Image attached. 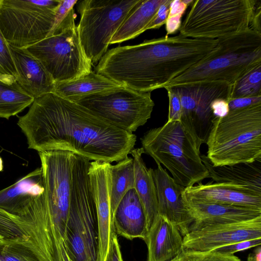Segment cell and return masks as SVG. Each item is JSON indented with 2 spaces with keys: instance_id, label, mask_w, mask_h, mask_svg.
<instances>
[{
  "instance_id": "25",
  "label": "cell",
  "mask_w": 261,
  "mask_h": 261,
  "mask_svg": "<svg viewBox=\"0 0 261 261\" xmlns=\"http://www.w3.org/2000/svg\"><path fill=\"white\" fill-rule=\"evenodd\" d=\"M124 87L92 71L80 78L56 84L54 93L71 101L90 94Z\"/></svg>"
},
{
  "instance_id": "8",
  "label": "cell",
  "mask_w": 261,
  "mask_h": 261,
  "mask_svg": "<svg viewBox=\"0 0 261 261\" xmlns=\"http://www.w3.org/2000/svg\"><path fill=\"white\" fill-rule=\"evenodd\" d=\"M140 0H84L79 2L77 25L82 49L92 66L107 53L110 40Z\"/></svg>"
},
{
  "instance_id": "32",
  "label": "cell",
  "mask_w": 261,
  "mask_h": 261,
  "mask_svg": "<svg viewBox=\"0 0 261 261\" xmlns=\"http://www.w3.org/2000/svg\"><path fill=\"white\" fill-rule=\"evenodd\" d=\"M169 98V111L168 121H180L181 115V102L179 95L171 86H166Z\"/></svg>"
},
{
  "instance_id": "36",
  "label": "cell",
  "mask_w": 261,
  "mask_h": 261,
  "mask_svg": "<svg viewBox=\"0 0 261 261\" xmlns=\"http://www.w3.org/2000/svg\"><path fill=\"white\" fill-rule=\"evenodd\" d=\"M259 103H261V95L230 99L228 107L229 111H232Z\"/></svg>"
},
{
  "instance_id": "40",
  "label": "cell",
  "mask_w": 261,
  "mask_h": 261,
  "mask_svg": "<svg viewBox=\"0 0 261 261\" xmlns=\"http://www.w3.org/2000/svg\"><path fill=\"white\" fill-rule=\"evenodd\" d=\"M247 261H257L253 253L248 255Z\"/></svg>"
},
{
  "instance_id": "24",
  "label": "cell",
  "mask_w": 261,
  "mask_h": 261,
  "mask_svg": "<svg viewBox=\"0 0 261 261\" xmlns=\"http://www.w3.org/2000/svg\"><path fill=\"white\" fill-rule=\"evenodd\" d=\"M165 0H140L112 37L110 44L134 38L145 31Z\"/></svg>"
},
{
  "instance_id": "3",
  "label": "cell",
  "mask_w": 261,
  "mask_h": 261,
  "mask_svg": "<svg viewBox=\"0 0 261 261\" xmlns=\"http://www.w3.org/2000/svg\"><path fill=\"white\" fill-rule=\"evenodd\" d=\"M206 155L214 166L261 160V103L214 118Z\"/></svg>"
},
{
  "instance_id": "17",
  "label": "cell",
  "mask_w": 261,
  "mask_h": 261,
  "mask_svg": "<svg viewBox=\"0 0 261 261\" xmlns=\"http://www.w3.org/2000/svg\"><path fill=\"white\" fill-rule=\"evenodd\" d=\"M182 198L202 203L248 207L261 210V194L233 185L201 182L185 188Z\"/></svg>"
},
{
  "instance_id": "14",
  "label": "cell",
  "mask_w": 261,
  "mask_h": 261,
  "mask_svg": "<svg viewBox=\"0 0 261 261\" xmlns=\"http://www.w3.org/2000/svg\"><path fill=\"white\" fill-rule=\"evenodd\" d=\"M111 164L90 162L89 175L96 206L98 232V251L96 261H105L112 235V224L110 202Z\"/></svg>"
},
{
  "instance_id": "31",
  "label": "cell",
  "mask_w": 261,
  "mask_h": 261,
  "mask_svg": "<svg viewBox=\"0 0 261 261\" xmlns=\"http://www.w3.org/2000/svg\"><path fill=\"white\" fill-rule=\"evenodd\" d=\"M0 261H40L25 246L15 243H0Z\"/></svg>"
},
{
  "instance_id": "41",
  "label": "cell",
  "mask_w": 261,
  "mask_h": 261,
  "mask_svg": "<svg viewBox=\"0 0 261 261\" xmlns=\"http://www.w3.org/2000/svg\"><path fill=\"white\" fill-rule=\"evenodd\" d=\"M3 169V160L1 157L0 156V171H2Z\"/></svg>"
},
{
  "instance_id": "19",
  "label": "cell",
  "mask_w": 261,
  "mask_h": 261,
  "mask_svg": "<svg viewBox=\"0 0 261 261\" xmlns=\"http://www.w3.org/2000/svg\"><path fill=\"white\" fill-rule=\"evenodd\" d=\"M183 201L193 221L190 231L208 225L246 221L261 216V210L248 207L198 202L184 199Z\"/></svg>"
},
{
  "instance_id": "30",
  "label": "cell",
  "mask_w": 261,
  "mask_h": 261,
  "mask_svg": "<svg viewBox=\"0 0 261 261\" xmlns=\"http://www.w3.org/2000/svg\"><path fill=\"white\" fill-rule=\"evenodd\" d=\"M170 261H243L234 254L222 253L214 250L201 251L182 250Z\"/></svg>"
},
{
  "instance_id": "1",
  "label": "cell",
  "mask_w": 261,
  "mask_h": 261,
  "mask_svg": "<svg viewBox=\"0 0 261 261\" xmlns=\"http://www.w3.org/2000/svg\"><path fill=\"white\" fill-rule=\"evenodd\" d=\"M17 125L30 149L68 151L92 161L118 162L128 157L137 141L133 133L54 93L35 99Z\"/></svg>"
},
{
  "instance_id": "39",
  "label": "cell",
  "mask_w": 261,
  "mask_h": 261,
  "mask_svg": "<svg viewBox=\"0 0 261 261\" xmlns=\"http://www.w3.org/2000/svg\"><path fill=\"white\" fill-rule=\"evenodd\" d=\"M261 2L257 1L253 14L250 28L255 32L261 34L260 31Z\"/></svg>"
},
{
  "instance_id": "4",
  "label": "cell",
  "mask_w": 261,
  "mask_h": 261,
  "mask_svg": "<svg viewBox=\"0 0 261 261\" xmlns=\"http://www.w3.org/2000/svg\"><path fill=\"white\" fill-rule=\"evenodd\" d=\"M217 40L216 46L206 56L165 87L200 82H223L231 85L247 71L261 63V34L251 28Z\"/></svg>"
},
{
  "instance_id": "6",
  "label": "cell",
  "mask_w": 261,
  "mask_h": 261,
  "mask_svg": "<svg viewBox=\"0 0 261 261\" xmlns=\"http://www.w3.org/2000/svg\"><path fill=\"white\" fill-rule=\"evenodd\" d=\"M258 1L196 0L179 29L193 38L219 39L250 29Z\"/></svg>"
},
{
  "instance_id": "7",
  "label": "cell",
  "mask_w": 261,
  "mask_h": 261,
  "mask_svg": "<svg viewBox=\"0 0 261 261\" xmlns=\"http://www.w3.org/2000/svg\"><path fill=\"white\" fill-rule=\"evenodd\" d=\"M75 18L72 9L46 38L25 48L42 63L56 84L80 78L92 71L80 42Z\"/></svg>"
},
{
  "instance_id": "13",
  "label": "cell",
  "mask_w": 261,
  "mask_h": 261,
  "mask_svg": "<svg viewBox=\"0 0 261 261\" xmlns=\"http://www.w3.org/2000/svg\"><path fill=\"white\" fill-rule=\"evenodd\" d=\"M261 239V216L246 221L208 225L183 237L182 249L206 251L238 242Z\"/></svg>"
},
{
  "instance_id": "35",
  "label": "cell",
  "mask_w": 261,
  "mask_h": 261,
  "mask_svg": "<svg viewBox=\"0 0 261 261\" xmlns=\"http://www.w3.org/2000/svg\"><path fill=\"white\" fill-rule=\"evenodd\" d=\"M77 2V0L61 1L56 11L54 24L49 34L58 27Z\"/></svg>"
},
{
  "instance_id": "2",
  "label": "cell",
  "mask_w": 261,
  "mask_h": 261,
  "mask_svg": "<svg viewBox=\"0 0 261 261\" xmlns=\"http://www.w3.org/2000/svg\"><path fill=\"white\" fill-rule=\"evenodd\" d=\"M217 39L180 34L118 46L103 56L95 72L129 89L151 92L164 88L194 65L217 45Z\"/></svg>"
},
{
  "instance_id": "11",
  "label": "cell",
  "mask_w": 261,
  "mask_h": 261,
  "mask_svg": "<svg viewBox=\"0 0 261 261\" xmlns=\"http://www.w3.org/2000/svg\"><path fill=\"white\" fill-rule=\"evenodd\" d=\"M46 210L17 216L0 209V237L25 246L40 261H64Z\"/></svg>"
},
{
  "instance_id": "20",
  "label": "cell",
  "mask_w": 261,
  "mask_h": 261,
  "mask_svg": "<svg viewBox=\"0 0 261 261\" xmlns=\"http://www.w3.org/2000/svg\"><path fill=\"white\" fill-rule=\"evenodd\" d=\"M144 241L147 247V261H170L183 249V236L178 228L159 214Z\"/></svg>"
},
{
  "instance_id": "27",
  "label": "cell",
  "mask_w": 261,
  "mask_h": 261,
  "mask_svg": "<svg viewBox=\"0 0 261 261\" xmlns=\"http://www.w3.org/2000/svg\"><path fill=\"white\" fill-rule=\"evenodd\" d=\"M34 100L16 82L9 84L0 80V117L9 119L31 105Z\"/></svg>"
},
{
  "instance_id": "21",
  "label": "cell",
  "mask_w": 261,
  "mask_h": 261,
  "mask_svg": "<svg viewBox=\"0 0 261 261\" xmlns=\"http://www.w3.org/2000/svg\"><path fill=\"white\" fill-rule=\"evenodd\" d=\"M112 223L116 234L130 240H144L147 233L146 217L135 189L127 191L119 202Z\"/></svg>"
},
{
  "instance_id": "43",
  "label": "cell",
  "mask_w": 261,
  "mask_h": 261,
  "mask_svg": "<svg viewBox=\"0 0 261 261\" xmlns=\"http://www.w3.org/2000/svg\"><path fill=\"white\" fill-rule=\"evenodd\" d=\"M71 261H74V260H73V259H72V260H71Z\"/></svg>"
},
{
  "instance_id": "22",
  "label": "cell",
  "mask_w": 261,
  "mask_h": 261,
  "mask_svg": "<svg viewBox=\"0 0 261 261\" xmlns=\"http://www.w3.org/2000/svg\"><path fill=\"white\" fill-rule=\"evenodd\" d=\"M200 156L210 177L215 182L229 184L261 194V160L214 166L206 155L201 154Z\"/></svg>"
},
{
  "instance_id": "23",
  "label": "cell",
  "mask_w": 261,
  "mask_h": 261,
  "mask_svg": "<svg viewBox=\"0 0 261 261\" xmlns=\"http://www.w3.org/2000/svg\"><path fill=\"white\" fill-rule=\"evenodd\" d=\"M143 148L133 149L130 154L133 159L135 174L134 189L143 206L146 220L147 232L158 214V200L152 168H148L143 158Z\"/></svg>"
},
{
  "instance_id": "5",
  "label": "cell",
  "mask_w": 261,
  "mask_h": 261,
  "mask_svg": "<svg viewBox=\"0 0 261 261\" xmlns=\"http://www.w3.org/2000/svg\"><path fill=\"white\" fill-rule=\"evenodd\" d=\"M144 152L162 164L185 188L210 178L200 150L180 122L168 121L147 131L141 138Z\"/></svg>"
},
{
  "instance_id": "42",
  "label": "cell",
  "mask_w": 261,
  "mask_h": 261,
  "mask_svg": "<svg viewBox=\"0 0 261 261\" xmlns=\"http://www.w3.org/2000/svg\"><path fill=\"white\" fill-rule=\"evenodd\" d=\"M3 242L2 238L0 237V243H2Z\"/></svg>"
},
{
  "instance_id": "33",
  "label": "cell",
  "mask_w": 261,
  "mask_h": 261,
  "mask_svg": "<svg viewBox=\"0 0 261 261\" xmlns=\"http://www.w3.org/2000/svg\"><path fill=\"white\" fill-rule=\"evenodd\" d=\"M261 244V239H253L242 241L230 244L229 245L223 246L214 250V251L226 254H233L234 253L251 247L260 246Z\"/></svg>"
},
{
  "instance_id": "12",
  "label": "cell",
  "mask_w": 261,
  "mask_h": 261,
  "mask_svg": "<svg viewBox=\"0 0 261 261\" xmlns=\"http://www.w3.org/2000/svg\"><path fill=\"white\" fill-rule=\"evenodd\" d=\"M181 102L180 122L200 150L206 143L214 116L211 106L217 98L229 101L231 85L217 82H200L172 86Z\"/></svg>"
},
{
  "instance_id": "34",
  "label": "cell",
  "mask_w": 261,
  "mask_h": 261,
  "mask_svg": "<svg viewBox=\"0 0 261 261\" xmlns=\"http://www.w3.org/2000/svg\"><path fill=\"white\" fill-rule=\"evenodd\" d=\"M171 1L172 0H165L160 7L154 17L146 28V30L158 29L165 24Z\"/></svg>"
},
{
  "instance_id": "38",
  "label": "cell",
  "mask_w": 261,
  "mask_h": 261,
  "mask_svg": "<svg viewBox=\"0 0 261 261\" xmlns=\"http://www.w3.org/2000/svg\"><path fill=\"white\" fill-rule=\"evenodd\" d=\"M211 109L215 117H223L229 111L228 100L224 98H217L213 101Z\"/></svg>"
},
{
  "instance_id": "16",
  "label": "cell",
  "mask_w": 261,
  "mask_h": 261,
  "mask_svg": "<svg viewBox=\"0 0 261 261\" xmlns=\"http://www.w3.org/2000/svg\"><path fill=\"white\" fill-rule=\"evenodd\" d=\"M153 169L158 200V214L167 217L179 229L184 237L190 231L193 219L184 204L182 192L185 188L175 182L160 164Z\"/></svg>"
},
{
  "instance_id": "15",
  "label": "cell",
  "mask_w": 261,
  "mask_h": 261,
  "mask_svg": "<svg viewBox=\"0 0 261 261\" xmlns=\"http://www.w3.org/2000/svg\"><path fill=\"white\" fill-rule=\"evenodd\" d=\"M46 203L41 168L0 191V209L17 216L23 215Z\"/></svg>"
},
{
  "instance_id": "10",
  "label": "cell",
  "mask_w": 261,
  "mask_h": 261,
  "mask_svg": "<svg viewBox=\"0 0 261 261\" xmlns=\"http://www.w3.org/2000/svg\"><path fill=\"white\" fill-rule=\"evenodd\" d=\"M151 92H140L124 86L72 101L109 124L133 133L151 117L154 106Z\"/></svg>"
},
{
  "instance_id": "37",
  "label": "cell",
  "mask_w": 261,
  "mask_h": 261,
  "mask_svg": "<svg viewBox=\"0 0 261 261\" xmlns=\"http://www.w3.org/2000/svg\"><path fill=\"white\" fill-rule=\"evenodd\" d=\"M105 261H123L117 234L113 232Z\"/></svg>"
},
{
  "instance_id": "28",
  "label": "cell",
  "mask_w": 261,
  "mask_h": 261,
  "mask_svg": "<svg viewBox=\"0 0 261 261\" xmlns=\"http://www.w3.org/2000/svg\"><path fill=\"white\" fill-rule=\"evenodd\" d=\"M261 95V63L247 71L231 85L229 99Z\"/></svg>"
},
{
  "instance_id": "26",
  "label": "cell",
  "mask_w": 261,
  "mask_h": 261,
  "mask_svg": "<svg viewBox=\"0 0 261 261\" xmlns=\"http://www.w3.org/2000/svg\"><path fill=\"white\" fill-rule=\"evenodd\" d=\"M134 185L135 174L132 158L128 156L116 164L111 165L110 202L112 221L119 202L127 191L134 189Z\"/></svg>"
},
{
  "instance_id": "18",
  "label": "cell",
  "mask_w": 261,
  "mask_h": 261,
  "mask_svg": "<svg viewBox=\"0 0 261 261\" xmlns=\"http://www.w3.org/2000/svg\"><path fill=\"white\" fill-rule=\"evenodd\" d=\"M9 46L22 89L34 99L54 93L56 83L42 63L26 48Z\"/></svg>"
},
{
  "instance_id": "29",
  "label": "cell",
  "mask_w": 261,
  "mask_h": 261,
  "mask_svg": "<svg viewBox=\"0 0 261 261\" xmlns=\"http://www.w3.org/2000/svg\"><path fill=\"white\" fill-rule=\"evenodd\" d=\"M17 72L9 44L0 30V80L12 84L16 82Z\"/></svg>"
},
{
  "instance_id": "9",
  "label": "cell",
  "mask_w": 261,
  "mask_h": 261,
  "mask_svg": "<svg viewBox=\"0 0 261 261\" xmlns=\"http://www.w3.org/2000/svg\"><path fill=\"white\" fill-rule=\"evenodd\" d=\"M62 0H0V30L9 44L25 48L46 38Z\"/></svg>"
}]
</instances>
